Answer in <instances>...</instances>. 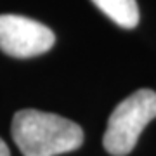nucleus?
<instances>
[{"mask_svg": "<svg viewBox=\"0 0 156 156\" xmlns=\"http://www.w3.org/2000/svg\"><path fill=\"white\" fill-rule=\"evenodd\" d=\"M111 21L122 28H135L139 23V7L135 0H92Z\"/></svg>", "mask_w": 156, "mask_h": 156, "instance_id": "obj_4", "label": "nucleus"}, {"mask_svg": "<svg viewBox=\"0 0 156 156\" xmlns=\"http://www.w3.org/2000/svg\"><path fill=\"white\" fill-rule=\"evenodd\" d=\"M11 134L23 156H57L78 149L83 142L78 123L38 109L17 111Z\"/></svg>", "mask_w": 156, "mask_h": 156, "instance_id": "obj_1", "label": "nucleus"}, {"mask_svg": "<svg viewBox=\"0 0 156 156\" xmlns=\"http://www.w3.org/2000/svg\"><path fill=\"white\" fill-rule=\"evenodd\" d=\"M56 37L45 24L17 14H0V50L11 57L26 59L52 49Z\"/></svg>", "mask_w": 156, "mask_h": 156, "instance_id": "obj_3", "label": "nucleus"}, {"mask_svg": "<svg viewBox=\"0 0 156 156\" xmlns=\"http://www.w3.org/2000/svg\"><path fill=\"white\" fill-rule=\"evenodd\" d=\"M156 118V92L140 89L123 99L108 120L104 149L113 156H125L135 147L139 135L151 120Z\"/></svg>", "mask_w": 156, "mask_h": 156, "instance_id": "obj_2", "label": "nucleus"}, {"mask_svg": "<svg viewBox=\"0 0 156 156\" xmlns=\"http://www.w3.org/2000/svg\"><path fill=\"white\" fill-rule=\"evenodd\" d=\"M0 156H11V151H9L7 144L2 139H0Z\"/></svg>", "mask_w": 156, "mask_h": 156, "instance_id": "obj_5", "label": "nucleus"}]
</instances>
